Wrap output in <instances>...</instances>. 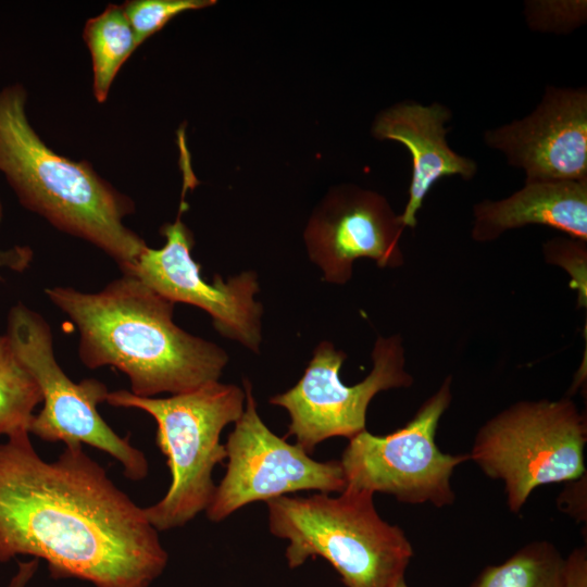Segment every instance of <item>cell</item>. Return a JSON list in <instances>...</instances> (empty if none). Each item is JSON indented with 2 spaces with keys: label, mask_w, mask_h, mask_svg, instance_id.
<instances>
[{
  "label": "cell",
  "mask_w": 587,
  "mask_h": 587,
  "mask_svg": "<svg viewBox=\"0 0 587 587\" xmlns=\"http://www.w3.org/2000/svg\"><path fill=\"white\" fill-rule=\"evenodd\" d=\"M20 554L96 587H150L168 560L145 508L82 445L47 462L29 436L0 445V562Z\"/></svg>",
  "instance_id": "cell-1"
},
{
  "label": "cell",
  "mask_w": 587,
  "mask_h": 587,
  "mask_svg": "<svg viewBox=\"0 0 587 587\" xmlns=\"http://www.w3.org/2000/svg\"><path fill=\"white\" fill-rule=\"evenodd\" d=\"M46 292L77 326L83 363L118 369L135 396L195 390L218 380L227 363L222 348L175 325L174 303L134 275L93 294L68 287Z\"/></svg>",
  "instance_id": "cell-2"
},
{
  "label": "cell",
  "mask_w": 587,
  "mask_h": 587,
  "mask_svg": "<svg viewBox=\"0 0 587 587\" xmlns=\"http://www.w3.org/2000/svg\"><path fill=\"white\" fill-rule=\"evenodd\" d=\"M21 85L0 91V171L21 202L59 229L86 239L132 272L147 248L123 224L133 202L99 177L86 161L52 151L30 126Z\"/></svg>",
  "instance_id": "cell-3"
},
{
  "label": "cell",
  "mask_w": 587,
  "mask_h": 587,
  "mask_svg": "<svg viewBox=\"0 0 587 587\" xmlns=\"http://www.w3.org/2000/svg\"><path fill=\"white\" fill-rule=\"evenodd\" d=\"M374 494L345 488L339 496H282L266 501L268 527L289 541L285 555L296 569L325 559L347 587H395L413 557L403 530L377 513Z\"/></svg>",
  "instance_id": "cell-4"
},
{
  "label": "cell",
  "mask_w": 587,
  "mask_h": 587,
  "mask_svg": "<svg viewBox=\"0 0 587 587\" xmlns=\"http://www.w3.org/2000/svg\"><path fill=\"white\" fill-rule=\"evenodd\" d=\"M109 404L136 408L157 423L155 441L166 457L171 484L165 496L145 508L158 530L184 526L210 505L216 486L212 472L227 458L220 436L245 410V389L218 380L168 398L138 397L128 390L109 392Z\"/></svg>",
  "instance_id": "cell-5"
},
{
  "label": "cell",
  "mask_w": 587,
  "mask_h": 587,
  "mask_svg": "<svg viewBox=\"0 0 587 587\" xmlns=\"http://www.w3.org/2000/svg\"><path fill=\"white\" fill-rule=\"evenodd\" d=\"M586 442V416L571 399L520 401L478 429L467 455L502 482L510 511L519 513L536 488L585 475Z\"/></svg>",
  "instance_id": "cell-6"
},
{
  "label": "cell",
  "mask_w": 587,
  "mask_h": 587,
  "mask_svg": "<svg viewBox=\"0 0 587 587\" xmlns=\"http://www.w3.org/2000/svg\"><path fill=\"white\" fill-rule=\"evenodd\" d=\"M8 337L42 395L43 407L34 415L29 434L65 446L86 444L118 461L126 478L143 479L148 474L146 455L128 438L120 437L97 411L109 395L107 386L96 378L76 384L66 376L54 358L48 323L20 304L10 312Z\"/></svg>",
  "instance_id": "cell-7"
},
{
  "label": "cell",
  "mask_w": 587,
  "mask_h": 587,
  "mask_svg": "<svg viewBox=\"0 0 587 587\" xmlns=\"http://www.w3.org/2000/svg\"><path fill=\"white\" fill-rule=\"evenodd\" d=\"M451 400L447 377L403 427L385 436L364 429L350 438L339 460L345 488L384 492L408 504H453L451 477L469 455L445 453L435 440Z\"/></svg>",
  "instance_id": "cell-8"
},
{
  "label": "cell",
  "mask_w": 587,
  "mask_h": 587,
  "mask_svg": "<svg viewBox=\"0 0 587 587\" xmlns=\"http://www.w3.org/2000/svg\"><path fill=\"white\" fill-rule=\"evenodd\" d=\"M346 353L330 342L320 344L300 380L270 399L287 410V436L307 453L330 437L348 439L366 429V411L380 391L409 387L412 376L404 370V351L399 336L378 337L372 352L373 369L360 383L345 385L339 372Z\"/></svg>",
  "instance_id": "cell-9"
},
{
  "label": "cell",
  "mask_w": 587,
  "mask_h": 587,
  "mask_svg": "<svg viewBox=\"0 0 587 587\" xmlns=\"http://www.w3.org/2000/svg\"><path fill=\"white\" fill-rule=\"evenodd\" d=\"M246 404L225 445L227 469L205 510L220 522L246 504L268 501L300 490L341 492L346 487L339 460H313L297 444L276 436L262 421L250 382Z\"/></svg>",
  "instance_id": "cell-10"
},
{
  "label": "cell",
  "mask_w": 587,
  "mask_h": 587,
  "mask_svg": "<svg viewBox=\"0 0 587 587\" xmlns=\"http://www.w3.org/2000/svg\"><path fill=\"white\" fill-rule=\"evenodd\" d=\"M166 242L160 249L147 247L129 275L136 276L152 290L175 302L196 305L208 312L214 327L225 337L259 352L262 305L254 299L259 291L257 275L242 272L224 282L215 275L205 282L200 264L191 257L190 230L179 216L161 228Z\"/></svg>",
  "instance_id": "cell-11"
},
{
  "label": "cell",
  "mask_w": 587,
  "mask_h": 587,
  "mask_svg": "<svg viewBox=\"0 0 587 587\" xmlns=\"http://www.w3.org/2000/svg\"><path fill=\"white\" fill-rule=\"evenodd\" d=\"M484 139L524 170L526 182H585L587 91L549 86L529 115L487 130Z\"/></svg>",
  "instance_id": "cell-12"
},
{
  "label": "cell",
  "mask_w": 587,
  "mask_h": 587,
  "mask_svg": "<svg viewBox=\"0 0 587 587\" xmlns=\"http://www.w3.org/2000/svg\"><path fill=\"white\" fill-rule=\"evenodd\" d=\"M405 226L387 200L371 190L345 187L327 198L304 234L310 258L325 280L346 284L355 260L367 258L379 267L402 264L400 238Z\"/></svg>",
  "instance_id": "cell-13"
},
{
  "label": "cell",
  "mask_w": 587,
  "mask_h": 587,
  "mask_svg": "<svg viewBox=\"0 0 587 587\" xmlns=\"http://www.w3.org/2000/svg\"><path fill=\"white\" fill-rule=\"evenodd\" d=\"M451 112L440 103L423 105L401 102L383 111L375 120L373 135L403 145L412 158L409 198L400 214L405 227H415L417 212L430 188L441 178L459 175L471 179L476 163L453 151L447 142L446 123Z\"/></svg>",
  "instance_id": "cell-14"
},
{
  "label": "cell",
  "mask_w": 587,
  "mask_h": 587,
  "mask_svg": "<svg viewBox=\"0 0 587 587\" xmlns=\"http://www.w3.org/2000/svg\"><path fill=\"white\" fill-rule=\"evenodd\" d=\"M545 225L587 241V180L526 182L513 195L474 207L472 237L478 242L526 225Z\"/></svg>",
  "instance_id": "cell-15"
},
{
  "label": "cell",
  "mask_w": 587,
  "mask_h": 587,
  "mask_svg": "<svg viewBox=\"0 0 587 587\" xmlns=\"http://www.w3.org/2000/svg\"><path fill=\"white\" fill-rule=\"evenodd\" d=\"M83 37L92 61L93 95L103 102L115 75L139 45L122 7L115 4L88 20Z\"/></svg>",
  "instance_id": "cell-16"
},
{
  "label": "cell",
  "mask_w": 587,
  "mask_h": 587,
  "mask_svg": "<svg viewBox=\"0 0 587 587\" xmlns=\"http://www.w3.org/2000/svg\"><path fill=\"white\" fill-rule=\"evenodd\" d=\"M471 587H566L565 558L550 541L535 540L486 566Z\"/></svg>",
  "instance_id": "cell-17"
},
{
  "label": "cell",
  "mask_w": 587,
  "mask_h": 587,
  "mask_svg": "<svg viewBox=\"0 0 587 587\" xmlns=\"http://www.w3.org/2000/svg\"><path fill=\"white\" fill-rule=\"evenodd\" d=\"M40 402L37 382L16 355L8 335L0 336V435L8 439L29 436L33 412Z\"/></svg>",
  "instance_id": "cell-18"
},
{
  "label": "cell",
  "mask_w": 587,
  "mask_h": 587,
  "mask_svg": "<svg viewBox=\"0 0 587 587\" xmlns=\"http://www.w3.org/2000/svg\"><path fill=\"white\" fill-rule=\"evenodd\" d=\"M214 0H132L121 4L138 45L159 32L176 15L215 4Z\"/></svg>",
  "instance_id": "cell-19"
},
{
  "label": "cell",
  "mask_w": 587,
  "mask_h": 587,
  "mask_svg": "<svg viewBox=\"0 0 587 587\" xmlns=\"http://www.w3.org/2000/svg\"><path fill=\"white\" fill-rule=\"evenodd\" d=\"M526 17L534 29L566 32L585 22L586 1H532Z\"/></svg>",
  "instance_id": "cell-20"
},
{
  "label": "cell",
  "mask_w": 587,
  "mask_h": 587,
  "mask_svg": "<svg viewBox=\"0 0 587 587\" xmlns=\"http://www.w3.org/2000/svg\"><path fill=\"white\" fill-rule=\"evenodd\" d=\"M546 259L566 268L580 292L579 300L586 302V241L575 238H554L545 245Z\"/></svg>",
  "instance_id": "cell-21"
},
{
  "label": "cell",
  "mask_w": 587,
  "mask_h": 587,
  "mask_svg": "<svg viewBox=\"0 0 587 587\" xmlns=\"http://www.w3.org/2000/svg\"><path fill=\"white\" fill-rule=\"evenodd\" d=\"M566 587H587V549L575 548L565 558Z\"/></svg>",
  "instance_id": "cell-22"
},
{
  "label": "cell",
  "mask_w": 587,
  "mask_h": 587,
  "mask_svg": "<svg viewBox=\"0 0 587 587\" xmlns=\"http://www.w3.org/2000/svg\"><path fill=\"white\" fill-rule=\"evenodd\" d=\"M38 569V559L33 558L26 562H18L17 572L8 587H26Z\"/></svg>",
  "instance_id": "cell-23"
},
{
  "label": "cell",
  "mask_w": 587,
  "mask_h": 587,
  "mask_svg": "<svg viewBox=\"0 0 587 587\" xmlns=\"http://www.w3.org/2000/svg\"><path fill=\"white\" fill-rule=\"evenodd\" d=\"M395 587H409L405 583V579H400Z\"/></svg>",
  "instance_id": "cell-24"
},
{
  "label": "cell",
  "mask_w": 587,
  "mask_h": 587,
  "mask_svg": "<svg viewBox=\"0 0 587 587\" xmlns=\"http://www.w3.org/2000/svg\"><path fill=\"white\" fill-rule=\"evenodd\" d=\"M0 217H1V207H0Z\"/></svg>",
  "instance_id": "cell-25"
}]
</instances>
